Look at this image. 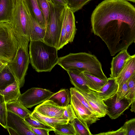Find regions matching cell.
<instances>
[{"mask_svg":"<svg viewBox=\"0 0 135 135\" xmlns=\"http://www.w3.org/2000/svg\"><path fill=\"white\" fill-rule=\"evenodd\" d=\"M91 32L107 45L111 56L135 42V8L125 0H104L91 18Z\"/></svg>","mask_w":135,"mask_h":135,"instance_id":"obj_1","label":"cell"},{"mask_svg":"<svg viewBox=\"0 0 135 135\" xmlns=\"http://www.w3.org/2000/svg\"><path fill=\"white\" fill-rule=\"evenodd\" d=\"M57 64L66 71L77 70L102 79H108L103 71L100 62L95 55L89 53H70L59 57Z\"/></svg>","mask_w":135,"mask_h":135,"instance_id":"obj_2","label":"cell"},{"mask_svg":"<svg viewBox=\"0 0 135 135\" xmlns=\"http://www.w3.org/2000/svg\"><path fill=\"white\" fill-rule=\"evenodd\" d=\"M30 62L38 72H50L57 64L59 57L56 48L41 41H30Z\"/></svg>","mask_w":135,"mask_h":135,"instance_id":"obj_3","label":"cell"},{"mask_svg":"<svg viewBox=\"0 0 135 135\" xmlns=\"http://www.w3.org/2000/svg\"><path fill=\"white\" fill-rule=\"evenodd\" d=\"M31 16L27 0H11L8 23L13 29L19 42L30 41L29 34L32 25Z\"/></svg>","mask_w":135,"mask_h":135,"instance_id":"obj_4","label":"cell"},{"mask_svg":"<svg viewBox=\"0 0 135 135\" xmlns=\"http://www.w3.org/2000/svg\"><path fill=\"white\" fill-rule=\"evenodd\" d=\"M49 2L50 7L49 18L43 41L57 48L61 34L65 7L55 4L52 0H49Z\"/></svg>","mask_w":135,"mask_h":135,"instance_id":"obj_5","label":"cell"},{"mask_svg":"<svg viewBox=\"0 0 135 135\" xmlns=\"http://www.w3.org/2000/svg\"><path fill=\"white\" fill-rule=\"evenodd\" d=\"M29 41H25L19 43L14 57L7 65L18 83L20 88L23 86L25 83V77L30 63L28 51Z\"/></svg>","mask_w":135,"mask_h":135,"instance_id":"obj_6","label":"cell"},{"mask_svg":"<svg viewBox=\"0 0 135 135\" xmlns=\"http://www.w3.org/2000/svg\"><path fill=\"white\" fill-rule=\"evenodd\" d=\"M19 43L8 22L0 23V60L9 63L16 53Z\"/></svg>","mask_w":135,"mask_h":135,"instance_id":"obj_7","label":"cell"},{"mask_svg":"<svg viewBox=\"0 0 135 135\" xmlns=\"http://www.w3.org/2000/svg\"><path fill=\"white\" fill-rule=\"evenodd\" d=\"M54 93L45 89L32 88L21 94L18 100L26 108H31L47 100Z\"/></svg>","mask_w":135,"mask_h":135,"instance_id":"obj_8","label":"cell"},{"mask_svg":"<svg viewBox=\"0 0 135 135\" xmlns=\"http://www.w3.org/2000/svg\"><path fill=\"white\" fill-rule=\"evenodd\" d=\"M103 101L106 106V114L112 119H116L123 114L133 101L126 97L117 101L116 93Z\"/></svg>","mask_w":135,"mask_h":135,"instance_id":"obj_9","label":"cell"},{"mask_svg":"<svg viewBox=\"0 0 135 135\" xmlns=\"http://www.w3.org/2000/svg\"><path fill=\"white\" fill-rule=\"evenodd\" d=\"M70 94V104L78 118L85 122L89 127L100 120L98 115L83 105L73 94Z\"/></svg>","mask_w":135,"mask_h":135,"instance_id":"obj_10","label":"cell"},{"mask_svg":"<svg viewBox=\"0 0 135 135\" xmlns=\"http://www.w3.org/2000/svg\"><path fill=\"white\" fill-rule=\"evenodd\" d=\"M7 127L13 129L19 135H36L31 131L29 125L24 118L8 111H7Z\"/></svg>","mask_w":135,"mask_h":135,"instance_id":"obj_11","label":"cell"},{"mask_svg":"<svg viewBox=\"0 0 135 135\" xmlns=\"http://www.w3.org/2000/svg\"><path fill=\"white\" fill-rule=\"evenodd\" d=\"M80 92L90 107L100 118L106 115V106L97 92L91 90L88 93Z\"/></svg>","mask_w":135,"mask_h":135,"instance_id":"obj_12","label":"cell"},{"mask_svg":"<svg viewBox=\"0 0 135 135\" xmlns=\"http://www.w3.org/2000/svg\"><path fill=\"white\" fill-rule=\"evenodd\" d=\"M66 108L60 107L52 101L47 100L36 106L34 110L48 117L62 118Z\"/></svg>","mask_w":135,"mask_h":135,"instance_id":"obj_13","label":"cell"},{"mask_svg":"<svg viewBox=\"0 0 135 135\" xmlns=\"http://www.w3.org/2000/svg\"><path fill=\"white\" fill-rule=\"evenodd\" d=\"M127 50L124 49L119 52L116 56L113 57L111 62V74L109 79L116 78L123 68L127 61L130 57Z\"/></svg>","mask_w":135,"mask_h":135,"instance_id":"obj_14","label":"cell"},{"mask_svg":"<svg viewBox=\"0 0 135 135\" xmlns=\"http://www.w3.org/2000/svg\"><path fill=\"white\" fill-rule=\"evenodd\" d=\"M66 17L65 28V41L66 44L73 41L77 29L75 24L74 13L67 6H66Z\"/></svg>","mask_w":135,"mask_h":135,"instance_id":"obj_15","label":"cell"},{"mask_svg":"<svg viewBox=\"0 0 135 135\" xmlns=\"http://www.w3.org/2000/svg\"><path fill=\"white\" fill-rule=\"evenodd\" d=\"M135 73V55H131L127 61L118 76L115 79L119 85L127 81Z\"/></svg>","mask_w":135,"mask_h":135,"instance_id":"obj_16","label":"cell"},{"mask_svg":"<svg viewBox=\"0 0 135 135\" xmlns=\"http://www.w3.org/2000/svg\"><path fill=\"white\" fill-rule=\"evenodd\" d=\"M70 82L74 87L79 91L88 93L91 90L86 85L85 81L82 75V72L77 70L67 71Z\"/></svg>","mask_w":135,"mask_h":135,"instance_id":"obj_17","label":"cell"},{"mask_svg":"<svg viewBox=\"0 0 135 135\" xmlns=\"http://www.w3.org/2000/svg\"><path fill=\"white\" fill-rule=\"evenodd\" d=\"M71 96L70 91L68 89H61L54 93L47 100L52 101L60 107L66 108L69 104Z\"/></svg>","mask_w":135,"mask_h":135,"instance_id":"obj_18","label":"cell"},{"mask_svg":"<svg viewBox=\"0 0 135 135\" xmlns=\"http://www.w3.org/2000/svg\"><path fill=\"white\" fill-rule=\"evenodd\" d=\"M20 87L16 81L4 89L0 91V94L3 96L6 103L18 100L21 93Z\"/></svg>","mask_w":135,"mask_h":135,"instance_id":"obj_19","label":"cell"},{"mask_svg":"<svg viewBox=\"0 0 135 135\" xmlns=\"http://www.w3.org/2000/svg\"><path fill=\"white\" fill-rule=\"evenodd\" d=\"M31 19L32 25L29 34L30 41H43L46 29L37 21L32 13Z\"/></svg>","mask_w":135,"mask_h":135,"instance_id":"obj_20","label":"cell"},{"mask_svg":"<svg viewBox=\"0 0 135 135\" xmlns=\"http://www.w3.org/2000/svg\"><path fill=\"white\" fill-rule=\"evenodd\" d=\"M108 79L107 81L97 92L103 100L111 97L116 93L118 87L115 79Z\"/></svg>","mask_w":135,"mask_h":135,"instance_id":"obj_21","label":"cell"},{"mask_svg":"<svg viewBox=\"0 0 135 135\" xmlns=\"http://www.w3.org/2000/svg\"><path fill=\"white\" fill-rule=\"evenodd\" d=\"M81 74L89 88L95 92H98L108 80L100 79L85 72H82Z\"/></svg>","mask_w":135,"mask_h":135,"instance_id":"obj_22","label":"cell"},{"mask_svg":"<svg viewBox=\"0 0 135 135\" xmlns=\"http://www.w3.org/2000/svg\"><path fill=\"white\" fill-rule=\"evenodd\" d=\"M7 62L0 68V91L3 90L16 80Z\"/></svg>","mask_w":135,"mask_h":135,"instance_id":"obj_23","label":"cell"},{"mask_svg":"<svg viewBox=\"0 0 135 135\" xmlns=\"http://www.w3.org/2000/svg\"><path fill=\"white\" fill-rule=\"evenodd\" d=\"M6 107L7 111L24 119L31 115L32 112L23 105L18 100L6 103Z\"/></svg>","mask_w":135,"mask_h":135,"instance_id":"obj_24","label":"cell"},{"mask_svg":"<svg viewBox=\"0 0 135 135\" xmlns=\"http://www.w3.org/2000/svg\"><path fill=\"white\" fill-rule=\"evenodd\" d=\"M31 115L40 122L53 128L57 124L65 123L69 122L68 120L63 118H57L46 116L34 110L32 112Z\"/></svg>","mask_w":135,"mask_h":135,"instance_id":"obj_25","label":"cell"},{"mask_svg":"<svg viewBox=\"0 0 135 135\" xmlns=\"http://www.w3.org/2000/svg\"><path fill=\"white\" fill-rule=\"evenodd\" d=\"M27 1L32 15L37 21L46 29L44 17L39 7L37 0Z\"/></svg>","mask_w":135,"mask_h":135,"instance_id":"obj_26","label":"cell"},{"mask_svg":"<svg viewBox=\"0 0 135 135\" xmlns=\"http://www.w3.org/2000/svg\"><path fill=\"white\" fill-rule=\"evenodd\" d=\"M71 123L74 128L76 135H92L86 123L77 117L71 122Z\"/></svg>","mask_w":135,"mask_h":135,"instance_id":"obj_27","label":"cell"},{"mask_svg":"<svg viewBox=\"0 0 135 135\" xmlns=\"http://www.w3.org/2000/svg\"><path fill=\"white\" fill-rule=\"evenodd\" d=\"M11 8V0H0V23L8 22Z\"/></svg>","mask_w":135,"mask_h":135,"instance_id":"obj_28","label":"cell"},{"mask_svg":"<svg viewBox=\"0 0 135 135\" xmlns=\"http://www.w3.org/2000/svg\"><path fill=\"white\" fill-rule=\"evenodd\" d=\"M54 131L56 135H76L74 128L71 123L68 122L55 125Z\"/></svg>","mask_w":135,"mask_h":135,"instance_id":"obj_29","label":"cell"},{"mask_svg":"<svg viewBox=\"0 0 135 135\" xmlns=\"http://www.w3.org/2000/svg\"><path fill=\"white\" fill-rule=\"evenodd\" d=\"M7 111L3 96L0 94V124L6 129Z\"/></svg>","mask_w":135,"mask_h":135,"instance_id":"obj_30","label":"cell"},{"mask_svg":"<svg viewBox=\"0 0 135 135\" xmlns=\"http://www.w3.org/2000/svg\"><path fill=\"white\" fill-rule=\"evenodd\" d=\"M37 1L44 17L46 29L50 16V7L49 0H37Z\"/></svg>","mask_w":135,"mask_h":135,"instance_id":"obj_31","label":"cell"},{"mask_svg":"<svg viewBox=\"0 0 135 135\" xmlns=\"http://www.w3.org/2000/svg\"><path fill=\"white\" fill-rule=\"evenodd\" d=\"M27 123L33 127L42 128L53 131L54 128L52 127L45 124L30 115L24 118Z\"/></svg>","mask_w":135,"mask_h":135,"instance_id":"obj_32","label":"cell"},{"mask_svg":"<svg viewBox=\"0 0 135 135\" xmlns=\"http://www.w3.org/2000/svg\"><path fill=\"white\" fill-rule=\"evenodd\" d=\"M66 12V6L65 7L63 15L62 22L61 34L59 41L57 47L58 50L62 48L66 44L65 41L66 31L65 28Z\"/></svg>","mask_w":135,"mask_h":135,"instance_id":"obj_33","label":"cell"},{"mask_svg":"<svg viewBox=\"0 0 135 135\" xmlns=\"http://www.w3.org/2000/svg\"><path fill=\"white\" fill-rule=\"evenodd\" d=\"M127 82L128 93L126 98L133 101L135 99V73L130 78Z\"/></svg>","mask_w":135,"mask_h":135,"instance_id":"obj_34","label":"cell"},{"mask_svg":"<svg viewBox=\"0 0 135 135\" xmlns=\"http://www.w3.org/2000/svg\"><path fill=\"white\" fill-rule=\"evenodd\" d=\"M128 93L127 81L118 85L117 94V100L119 101L126 97Z\"/></svg>","mask_w":135,"mask_h":135,"instance_id":"obj_35","label":"cell"},{"mask_svg":"<svg viewBox=\"0 0 135 135\" xmlns=\"http://www.w3.org/2000/svg\"><path fill=\"white\" fill-rule=\"evenodd\" d=\"M125 129L127 135H135V118L126 121L123 126Z\"/></svg>","mask_w":135,"mask_h":135,"instance_id":"obj_36","label":"cell"},{"mask_svg":"<svg viewBox=\"0 0 135 135\" xmlns=\"http://www.w3.org/2000/svg\"><path fill=\"white\" fill-rule=\"evenodd\" d=\"M76 117L71 105L70 104H69L65 108L62 118L68 119L69 122H71Z\"/></svg>","mask_w":135,"mask_h":135,"instance_id":"obj_37","label":"cell"},{"mask_svg":"<svg viewBox=\"0 0 135 135\" xmlns=\"http://www.w3.org/2000/svg\"><path fill=\"white\" fill-rule=\"evenodd\" d=\"M100 135H127L126 130L123 126L119 129L115 131H108L97 134Z\"/></svg>","mask_w":135,"mask_h":135,"instance_id":"obj_38","label":"cell"},{"mask_svg":"<svg viewBox=\"0 0 135 135\" xmlns=\"http://www.w3.org/2000/svg\"><path fill=\"white\" fill-rule=\"evenodd\" d=\"M30 127L31 131L36 135H49V132L51 131L46 129L33 127L30 126Z\"/></svg>","mask_w":135,"mask_h":135,"instance_id":"obj_39","label":"cell"},{"mask_svg":"<svg viewBox=\"0 0 135 135\" xmlns=\"http://www.w3.org/2000/svg\"><path fill=\"white\" fill-rule=\"evenodd\" d=\"M55 4L64 7L67 6L68 4L66 0H52Z\"/></svg>","mask_w":135,"mask_h":135,"instance_id":"obj_40","label":"cell"},{"mask_svg":"<svg viewBox=\"0 0 135 135\" xmlns=\"http://www.w3.org/2000/svg\"><path fill=\"white\" fill-rule=\"evenodd\" d=\"M6 129L10 135H19L18 134L14 129L8 127H7Z\"/></svg>","mask_w":135,"mask_h":135,"instance_id":"obj_41","label":"cell"},{"mask_svg":"<svg viewBox=\"0 0 135 135\" xmlns=\"http://www.w3.org/2000/svg\"><path fill=\"white\" fill-rule=\"evenodd\" d=\"M135 100H134L132 102L131 104V111L132 112H135Z\"/></svg>","mask_w":135,"mask_h":135,"instance_id":"obj_42","label":"cell"},{"mask_svg":"<svg viewBox=\"0 0 135 135\" xmlns=\"http://www.w3.org/2000/svg\"><path fill=\"white\" fill-rule=\"evenodd\" d=\"M6 63L0 60V68Z\"/></svg>","mask_w":135,"mask_h":135,"instance_id":"obj_43","label":"cell"},{"mask_svg":"<svg viewBox=\"0 0 135 135\" xmlns=\"http://www.w3.org/2000/svg\"><path fill=\"white\" fill-rule=\"evenodd\" d=\"M126 0V1H130L132 2H134V3L135 2V0Z\"/></svg>","mask_w":135,"mask_h":135,"instance_id":"obj_44","label":"cell"},{"mask_svg":"<svg viewBox=\"0 0 135 135\" xmlns=\"http://www.w3.org/2000/svg\"><path fill=\"white\" fill-rule=\"evenodd\" d=\"M1 67L0 68H1Z\"/></svg>","mask_w":135,"mask_h":135,"instance_id":"obj_45","label":"cell"}]
</instances>
